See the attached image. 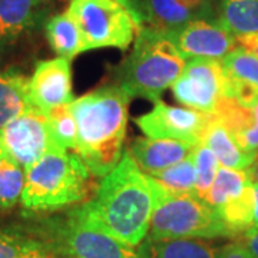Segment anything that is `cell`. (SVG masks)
<instances>
[{
    "instance_id": "23",
    "label": "cell",
    "mask_w": 258,
    "mask_h": 258,
    "mask_svg": "<svg viewBox=\"0 0 258 258\" xmlns=\"http://www.w3.org/2000/svg\"><path fill=\"white\" fill-rule=\"evenodd\" d=\"M249 184L252 182L249 179L247 169L241 171L220 166L210 191L204 197V201L214 210H218L222 205L230 203L231 200L240 197Z\"/></svg>"
},
{
    "instance_id": "17",
    "label": "cell",
    "mask_w": 258,
    "mask_h": 258,
    "mask_svg": "<svg viewBox=\"0 0 258 258\" xmlns=\"http://www.w3.org/2000/svg\"><path fill=\"white\" fill-rule=\"evenodd\" d=\"M220 248L212 240L147 237L137 251L139 258H217Z\"/></svg>"
},
{
    "instance_id": "11",
    "label": "cell",
    "mask_w": 258,
    "mask_h": 258,
    "mask_svg": "<svg viewBox=\"0 0 258 258\" xmlns=\"http://www.w3.org/2000/svg\"><path fill=\"white\" fill-rule=\"evenodd\" d=\"M172 36L186 60H222L237 47L235 37L220 22H211L208 19H197L172 32Z\"/></svg>"
},
{
    "instance_id": "36",
    "label": "cell",
    "mask_w": 258,
    "mask_h": 258,
    "mask_svg": "<svg viewBox=\"0 0 258 258\" xmlns=\"http://www.w3.org/2000/svg\"><path fill=\"white\" fill-rule=\"evenodd\" d=\"M47 2H49V0H47Z\"/></svg>"
},
{
    "instance_id": "30",
    "label": "cell",
    "mask_w": 258,
    "mask_h": 258,
    "mask_svg": "<svg viewBox=\"0 0 258 258\" xmlns=\"http://www.w3.org/2000/svg\"><path fill=\"white\" fill-rule=\"evenodd\" d=\"M112 2H116L120 6H123L132 15V18L135 19L139 29L144 28V23L147 22L148 18V0H112Z\"/></svg>"
},
{
    "instance_id": "20",
    "label": "cell",
    "mask_w": 258,
    "mask_h": 258,
    "mask_svg": "<svg viewBox=\"0 0 258 258\" xmlns=\"http://www.w3.org/2000/svg\"><path fill=\"white\" fill-rule=\"evenodd\" d=\"M28 85V78L16 71L0 72V129L33 106Z\"/></svg>"
},
{
    "instance_id": "9",
    "label": "cell",
    "mask_w": 258,
    "mask_h": 258,
    "mask_svg": "<svg viewBox=\"0 0 258 258\" xmlns=\"http://www.w3.org/2000/svg\"><path fill=\"white\" fill-rule=\"evenodd\" d=\"M225 88L227 76L221 60L191 59L172 85V93L185 108L212 113L225 96Z\"/></svg>"
},
{
    "instance_id": "27",
    "label": "cell",
    "mask_w": 258,
    "mask_h": 258,
    "mask_svg": "<svg viewBox=\"0 0 258 258\" xmlns=\"http://www.w3.org/2000/svg\"><path fill=\"white\" fill-rule=\"evenodd\" d=\"M227 78L248 85L258 92V57L235 47L221 60Z\"/></svg>"
},
{
    "instance_id": "13",
    "label": "cell",
    "mask_w": 258,
    "mask_h": 258,
    "mask_svg": "<svg viewBox=\"0 0 258 258\" xmlns=\"http://www.w3.org/2000/svg\"><path fill=\"white\" fill-rule=\"evenodd\" d=\"M197 145L164 138H137L128 148V155L147 175H154L188 157Z\"/></svg>"
},
{
    "instance_id": "10",
    "label": "cell",
    "mask_w": 258,
    "mask_h": 258,
    "mask_svg": "<svg viewBox=\"0 0 258 258\" xmlns=\"http://www.w3.org/2000/svg\"><path fill=\"white\" fill-rule=\"evenodd\" d=\"M211 119L212 113L171 106L159 99L154 102L151 111L135 118V123L148 138L175 139L198 145Z\"/></svg>"
},
{
    "instance_id": "35",
    "label": "cell",
    "mask_w": 258,
    "mask_h": 258,
    "mask_svg": "<svg viewBox=\"0 0 258 258\" xmlns=\"http://www.w3.org/2000/svg\"><path fill=\"white\" fill-rule=\"evenodd\" d=\"M247 172H248V176H249V179H251V182L258 185V155H257V159L254 161V164L247 169Z\"/></svg>"
},
{
    "instance_id": "14",
    "label": "cell",
    "mask_w": 258,
    "mask_h": 258,
    "mask_svg": "<svg viewBox=\"0 0 258 258\" xmlns=\"http://www.w3.org/2000/svg\"><path fill=\"white\" fill-rule=\"evenodd\" d=\"M212 116L230 131L242 149L258 154V102L245 105L231 96H222Z\"/></svg>"
},
{
    "instance_id": "25",
    "label": "cell",
    "mask_w": 258,
    "mask_h": 258,
    "mask_svg": "<svg viewBox=\"0 0 258 258\" xmlns=\"http://www.w3.org/2000/svg\"><path fill=\"white\" fill-rule=\"evenodd\" d=\"M154 178L158 184L162 186L166 194L171 195H194L197 171H195V158L194 151L188 157L179 161L175 165L169 166L161 172H157Z\"/></svg>"
},
{
    "instance_id": "12",
    "label": "cell",
    "mask_w": 258,
    "mask_h": 258,
    "mask_svg": "<svg viewBox=\"0 0 258 258\" xmlns=\"http://www.w3.org/2000/svg\"><path fill=\"white\" fill-rule=\"evenodd\" d=\"M28 92L30 103L43 112L69 105L74 101L71 60L55 57L37 62L29 79Z\"/></svg>"
},
{
    "instance_id": "22",
    "label": "cell",
    "mask_w": 258,
    "mask_h": 258,
    "mask_svg": "<svg viewBox=\"0 0 258 258\" xmlns=\"http://www.w3.org/2000/svg\"><path fill=\"white\" fill-rule=\"evenodd\" d=\"M218 22L234 37L258 33V0H221Z\"/></svg>"
},
{
    "instance_id": "3",
    "label": "cell",
    "mask_w": 258,
    "mask_h": 258,
    "mask_svg": "<svg viewBox=\"0 0 258 258\" xmlns=\"http://www.w3.org/2000/svg\"><path fill=\"white\" fill-rule=\"evenodd\" d=\"M93 174L76 152L55 151L26 169L20 203L29 212H53L89 200Z\"/></svg>"
},
{
    "instance_id": "8",
    "label": "cell",
    "mask_w": 258,
    "mask_h": 258,
    "mask_svg": "<svg viewBox=\"0 0 258 258\" xmlns=\"http://www.w3.org/2000/svg\"><path fill=\"white\" fill-rule=\"evenodd\" d=\"M0 149L25 169L46 154L64 151L52 135L46 112L35 106L0 129Z\"/></svg>"
},
{
    "instance_id": "15",
    "label": "cell",
    "mask_w": 258,
    "mask_h": 258,
    "mask_svg": "<svg viewBox=\"0 0 258 258\" xmlns=\"http://www.w3.org/2000/svg\"><path fill=\"white\" fill-rule=\"evenodd\" d=\"M211 0H148L147 22L151 28L176 32L197 19H205Z\"/></svg>"
},
{
    "instance_id": "21",
    "label": "cell",
    "mask_w": 258,
    "mask_h": 258,
    "mask_svg": "<svg viewBox=\"0 0 258 258\" xmlns=\"http://www.w3.org/2000/svg\"><path fill=\"white\" fill-rule=\"evenodd\" d=\"M45 32L49 45L59 57L72 60L75 56L85 52L82 35L68 12L55 15L49 19L45 26Z\"/></svg>"
},
{
    "instance_id": "32",
    "label": "cell",
    "mask_w": 258,
    "mask_h": 258,
    "mask_svg": "<svg viewBox=\"0 0 258 258\" xmlns=\"http://www.w3.org/2000/svg\"><path fill=\"white\" fill-rule=\"evenodd\" d=\"M240 242L247 248L249 255L258 258V228H251L240 237Z\"/></svg>"
},
{
    "instance_id": "29",
    "label": "cell",
    "mask_w": 258,
    "mask_h": 258,
    "mask_svg": "<svg viewBox=\"0 0 258 258\" xmlns=\"http://www.w3.org/2000/svg\"><path fill=\"white\" fill-rule=\"evenodd\" d=\"M194 158H195V171H197L194 195L204 200V197L210 191L212 182L215 179L218 168L221 165H220L218 158L215 157V154L203 144H198L195 147Z\"/></svg>"
},
{
    "instance_id": "24",
    "label": "cell",
    "mask_w": 258,
    "mask_h": 258,
    "mask_svg": "<svg viewBox=\"0 0 258 258\" xmlns=\"http://www.w3.org/2000/svg\"><path fill=\"white\" fill-rule=\"evenodd\" d=\"M221 221L232 232L234 238H240L244 232L254 227V192L249 184L240 197L215 210Z\"/></svg>"
},
{
    "instance_id": "26",
    "label": "cell",
    "mask_w": 258,
    "mask_h": 258,
    "mask_svg": "<svg viewBox=\"0 0 258 258\" xmlns=\"http://www.w3.org/2000/svg\"><path fill=\"white\" fill-rule=\"evenodd\" d=\"M26 169L0 149V210L8 211L22 198Z\"/></svg>"
},
{
    "instance_id": "33",
    "label": "cell",
    "mask_w": 258,
    "mask_h": 258,
    "mask_svg": "<svg viewBox=\"0 0 258 258\" xmlns=\"http://www.w3.org/2000/svg\"><path fill=\"white\" fill-rule=\"evenodd\" d=\"M235 42H237V47H241L245 52L258 57V33L235 37Z\"/></svg>"
},
{
    "instance_id": "31",
    "label": "cell",
    "mask_w": 258,
    "mask_h": 258,
    "mask_svg": "<svg viewBox=\"0 0 258 258\" xmlns=\"http://www.w3.org/2000/svg\"><path fill=\"white\" fill-rule=\"evenodd\" d=\"M217 258H252L249 255L247 248L241 244L240 241H234L230 244H225L220 248Z\"/></svg>"
},
{
    "instance_id": "28",
    "label": "cell",
    "mask_w": 258,
    "mask_h": 258,
    "mask_svg": "<svg viewBox=\"0 0 258 258\" xmlns=\"http://www.w3.org/2000/svg\"><path fill=\"white\" fill-rule=\"evenodd\" d=\"M52 135L59 148L64 151H74L78 144V128L71 106L62 105L46 112Z\"/></svg>"
},
{
    "instance_id": "16",
    "label": "cell",
    "mask_w": 258,
    "mask_h": 258,
    "mask_svg": "<svg viewBox=\"0 0 258 258\" xmlns=\"http://www.w3.org/2000/svg\"><path fill=\"white\" fill-rule=\"evenodd\" d=\"M47 0H0V53L36 26Z\"/></svg>"
},
{
    "instance_id": "1",
    "label": "cell",
    "mask_w": 258,
    "mask_h": 258,
    "mask_svg": "<svg viewBox=\"0 0 258 258\" xmlns=\"http://www.w3.org/2000/svg\"><path fill=\"white\" fill-rule=\"evenodd\" d=\"M164 192L125 152L119 164L102 176L92 198L72 211L86 224L135 248L148 237L152 214Z\"/></svg>"
},
{
    "instance_id": "19",
    "label": "cell",
    "mask_w": 258,
    "mask_h": 258,
    "mask_svg": "<svg viewBox=\"0 0 258 258\" xmlns=\"http://www.w3.org/2000/svg\"><path fill=\"white\" fill-rule=\"evenodd\" d=\"M0 258H64L30 228L0 230Z\"/></svg>"
},
{
    "instance_id": "2",
    "label": "cell",
    "mask_w": 258,
    "mask_h": 258,
    "mask_svg": "<svg viewBox=\"0 0 258 258\" xmlns=\"http://www.w3.org/2000/svg\"><path fill=\"white\" fill-rule=\"evenodd\" d=\"M131 99L118 85L85 93L69 103L78 128L75 152L93 176L109 174L123 157Z\"/></svg>"
},
{
    "instance_id": "7",
    "label": "cell",
    "mask_w": 258,
    "mask_h": 258,
    "mask_svg": "<svg viewBox=\"0 0 258 258\" xmlns=\"http://www.w3.org/2000/svg\"><path fill=\"white\" fill-rule=\"evenodd\" d=\"M66 12L79 28L85 52L105 47L125 50L139 30L128 10L112 0H71Z\"/></svg>"
},
{
    "instance_id": "34",
    "label": "cell",
    "mask_w": 258,
    "mask_h": 258,
    "mask_svg": "<svg viewBox=\"0 0 258 258\" xmlns=\"http://www.w3.org/2000/svg\"><path fill=\"white\" fill-rule=\"evenodd\" d=\"M252 192H254V227L258 228V185L252 184Z\"/></svg>"
},
{
    "instance_id": "4",
    "label": "cell",
    "mask_w": 258,
    "mask_h": 258,
    "mask_svg": "<svg viewBox=\"0 0 258 258\" xmlns=\"http://www.w3.org/2000/svg\"><path fill=\"white\" fill-rule=\"evenodd\" d=\"M185 64L186 59L176 46L172 32L144 26L137 33L131 55L120 66L119 86L131 98L157 102L182 74Z\"/></svg>"
},
{
    "instance_id": "18",
    "label": "cell",
    "mask_w": 258,
    "mask_h": 258,
    "mask_svg": "<svg viewBox=\"0 0 258 258\" xmlns=\"http://www.w3.org/2000/svg\"><path fill=\"white\" fill-rule=\"evenodd\" d=\"M201 144L210 148L215 154V157L220 161V165L241 171L248 169L258 155L255 152H248L242 149L231 135L230 131L214 116L204 134Z\"/></svg>"
},
{
    "instance_id": "6",
    "label": "cell",
    "mask_w": 258,
    "mask_h": 258,
    "mask_svg": "<svg viewBox=\"0 0 258 258\" xmlns=\"http://www.w3.org/2000/svg\"><path fill=\"white\" fill-rule=\"evenodd\" d=\"M64 258H139L138 251L78 218L74 211L30 228Z\"/></svg>"
},
{
    "instance_id": "5",
    "label": "cell",
    "mask_w": 258,
    "mask_h": 258,
    "mask_svg": "<svg viewBox=\"0 0 258 258\" xmlns=\"http://www.w3.org/2000/svg\"><path fill=\"white\" fill-rule=\"evenodd\" d=\"M148 237L154 238H234L217 211L195 195L164 192L158 201Z\"/></svg>"
}]
</instances>
